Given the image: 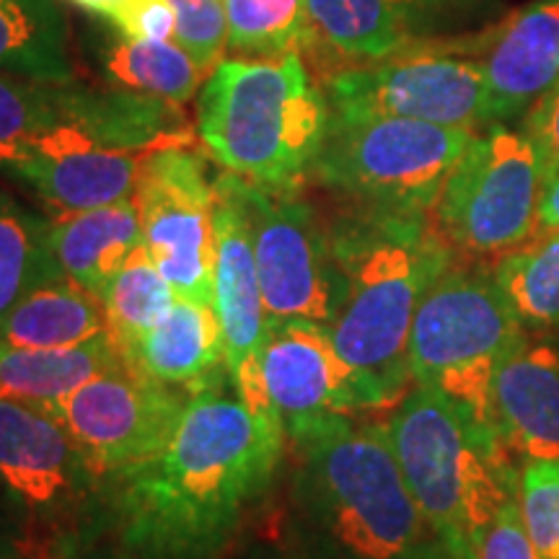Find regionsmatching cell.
<instances>
[{
  "label": "cell",
  "instance_id": "cell-2",
  "mask_svg": "<svg viewBox=\"0 0 559 559\" xmlns=\"http://www.w3.org/2000/svg\"><path fill=\"white\" fill-rule=\"evenodd\" d=\"M290 513L309 559H451L419 513L386 428L353 417L298 440Z\"/></svg>",
  "mask_w": 559,
  "mask_h": 559
},
{
  "label": "cell",
  "instance_id": "cell-3",
  "mask_svg": "<svg viewBox=\"0 0 559 559\" xmlns=\"http://www.w3.org/2000/svg\"><path fill=\"white\" fill-rule=\"evenodd\" d=\"M345 296L330 334L358 379L368 409L400 404L412 386L409 332L417 306L451 247L423 218L362 213L334 234Z\"/></svg>",
  "mask_w": 559,
  "mask_h": 559
},
{
  "label": "cell",
  "instance_id": "cell-9",
  "mask_svg": "<svg viewBox=\"0 0 559 559\" xmlns=\"http://www.w3.org/2000/svg\"><path fill=\"white\" fill-rule=\"evenodd\" d=\"M326 102L342 117H402L477 130L489 124L487 81L466 41L404 45L383 60L326 75Z\"/></svg>",
  "mask_w": 559,
  "mask_h": 559
},
{
  "label": "cell",
  "instance_id": "cell-27",
  "mask_svg": "<svg viewBox=\"0 0 559 559\" xmlns=\"http://www.w3.org/2000/svg\"><path fill=\"white\" fill-rule=\"evenodd\" d=\"M102 300L109 319V337L122 355L171 311L177 293L169 280L160 275L148 249L140 243L135 254L104 290Z\"/></svg>",
  "mask_w": 559,
  "mask_h": 559
},
{
  "label": "cell",
  "instance_id": "cell-36",
  "mask_svg": "<svg viewBox=\"0 0 559 559\" xmlns=\"http://www.w3.org/2000/svg\"><path fill=\"white\" fill-rule=\"evenodd\" d=\"M68 3L79 5V9H86L91 13H99V16L115 21L117 13H120L128 0H68Z\"/></svg>",
  "mask_w": 559,
  "mask_h": 559
},
{
  "label": "cell",
  "instance_id": "cell-1",
  "mask_svg": "<svg viewBox=\"0 0 559 559\" xmlns=\"http://www.w3.org/2000/svg\"><path fill=\"white\" fill-rule=\"evenodd\" d=\"M285 432L218 389H194L158 453L102 481L117 544L143 559H221L283 461Z\"/></svg>",
  "mask_w": 559,
  "mask_h": 559
},
{
  "label": "cell",
  "instance_id": "cell-6",
  "mask_svg": "<svg viewBox=\"0 0 559 559\" xmlns=\"http://www.w3.org/2000/svg\"><path fill=\"white\" fill-rule=\"evenodd\" d=\"M523 340L526 332L492 270L451 260L428 285L412 321V386L440 391L489 430L492 379Z\"/></svg>",
  "mask_w": 559,
  "mask_h": 559
},
{
  "label": "cell",
  "instance_id": "cell-10",
  "mask_svg": "<svg viewBox=\"0 0 559 559\" xmlns=\"http://www.w3.org/2000/svg\"><path fill=\"white\" fill-rule=\"evenodd\" d=\"M243 198L270 321L300 319L330 326L345 296V280L319 215L296 198V190L243 181Z\"/></svg>",
  "mask_w": 559,
  "mask_h": 559
},
{
  "label": "cell",
  "instance_id": "cell-12",
  "mask_svg": "<svg viewBox=\"0 0 559 559\" xmlns=\"http://www.w3.org/2000/svg\"><path fill=\"white\" fill-rule=\"evenodd\" d=\"M194 389L151 381L120 366L83 383L50 412L60 417L88 466L102 481L169 443Z\"/></svg>",
  "mask_w": 559,
  "mask_h": 559
},
{
  "label": "cell",
  "instance_id": "cell-38",
  "mask_svg": "<svg viewBox=\"0 0 559 559\" xmlns=\"http://www.w3.org/2000/svg\"><path fill=\"white\" fill-rule=\"evenodd\" d=\"M249 559H309V557H304L300 551H260V555Z\"/></svg>",
  "mask_w": 559,
  "mask_h": 559
},
{
  "label": "cell",
  "instance_id": "cell-31",
  "mask_svg": "<svg viewBox=\"0 0 559 559\" xmlns=\"http://www.w3.org/2000/svg\"><path fill=\"white\" fill-rule=\"evenodd\" d=\"M177 13L174 41L210 75L228 50L226 0H171Z\"/></svg>",
  "mask_w": 559,
  "mask_h": 559
},
{
  "label": "cell",
  "instance_id": "cell-13",
  "mask_svg": "<svg viewBox=\"0 0 559 559\" xmlns=\"http://www.w3.org/2000/svg\"><path fill=\"white\" fill-rule=\"evenodd\" d=\"M215 277L213 309L218 313L226 376L239 400L260 417L277 419L267 400L262 355L270 337V317L257 277L254 247L243 181L234 174L215 179Z\"/></svg>",
  "mask_w": 559,
  "mask_h": 559
},
{
  "label": "cell",
  "instance_id": "cell-19",
  "mask_svg": "<svg viewBox=\"0 0 559 559\" xmlns=\"http://www.w3.org/2000/svg\"><path fill=\"white\" fill-rule=\"evenodd\" d=\"M140 243L143 228L135 198L79 213H58L47 221V249L55 267L99 298Z\"/></svg>",
  "mask_w": 559,
  "mask_h": 559
},
{
  "label": "cell",
  "instance_id": "cell-35",
  "mask_svg": "<svg viewBox=\"0 0 559 559\" xmlns=\"http://www.w3.org/2000/svg\"><path fill=\"white\" fill-rule=\"evenodd\" d=\"M539 230H559V174L551 177L542 190Z\"/></svg>",
  "mask_w": 559,
  "mask_h": 559
},
{
  "label": "cell",
  "instance_id": "cell-26",
  "mask_svg": "<svg viewBox=\"0 0 559 559\" xmlns=\"http://www.w3.org/2000/svg\"><path fill=\"white\" fill-rule=\"evenodd\" d=\"M104 73L115 88L156 96L181 107L202 88L207 73L177 41H138L120 37L104 52Z\"/></svg>",
  "mask_w": 559,
  "mask_h": 559
},
{
  "label": "cell",
  "instance_id": "cell-28",
  "mask_svg": "<svg viewBox=\"0 0 559 559\" xmlns=\"http://www.w3.org/2000/svg\"><path fill=\"white\" fill-rule=\"evenodd\" d=\"M60 275L47 249V221L0 192V321L39 283Z\"/></svg>",
  "mask_w": 559,
  "mask_h": 559
},
{
  "label": "cell",
  "instance_id": "cell-34",
  "mask_svg": "<svg viewBox=\"0 0 559 559\" xmlns=\"http://www.w3.org/2000/svg\"><path fill=\"white\" fill-rule=\"evenodd\" d=\"M111 24L122 37L138 41H174V13L171 0H128V5L117 13Z\"/></svg>",
  "mask_w": 559,
  "mask_h": 559
},
{
  "label": "cell",
  "instance_id": "cell-30",
  "mask_svg": "<svg viewBox=\"0 0 559 559\" xmlns=\"http://www.w3.org/2000/svg\"><path fill=\"white\" fill-rule=\"evenodd\" d=\"M521 515L542 559H559V459L526 461L519 479Z\"/></svg>",
  "mask_w": 559,
  "mask_h": 559
},
{
  "label": "cell",
  "instance_id": "cell-5",
  "mask_svg": "<svg viewBox=\"0 0 559 559\" xmlns=\"http://www.w3.org/2000/svg\"><path fill=\"white\" fill-rule=\"evenodd\" d=\"M386 436L419 513L451 559H477L479 536L519 487L515 461L492 432L428 386L402 396Z\"/></svg>",
  "mask_w": 559,
  "mask_h": 559
},
{
  "label": "cell",
  "instance_id": "cell-18",
  "mask_svg": "<svg viewBox=\"0 0 559 559\" xmlns=\"http://www.w3.org/2000/svg\"><path fill=\"white\" fill-rule=\"evenodd\" d=\"M489 430L510 459H559V349L523 340L489 389Z\"/></svg>",
  "mask_w": 559,
  "mask_h": 559
},
{
  "label": "cell",
  "instance_id": "cell-4",
  "mask_svg": "<svg viewBox=\"0 0 559 559\" xmlns=\"http://www.w3.org/2000/svg\"><path fill=\"white\" fill-rule=\"evenodd\" d=\"M330 102L298 52L230 58L207 75L198 96V135L234 177L296 190L311 174Z\"/></svg>",
  "mask_w": 559,
  "mask_h": 559
},
{
  "label": "cell",
  "instance_id": "cell-29",
  "mask_svg": "<svg viewBox=\"0 0 559 559\" xmlns=\"http://www.w3.org/2000/svg\"><path fill=\"white\" fill-rule=\"evenodd\" d=\"M226 16L236 58L304 55L309 45L306 0H226Z\"/></svg>",
  "mask_w": 559,
  "mask_h": 559
},
{
  "label": "cell",
  "instance_id": "cell-25",
  "mask_svg": "<svg viewBox=\"0 0 559 559\" xmlns=\"http://www.w3.org/2000/svg\"><path fill=\"white\" fill-rule=\"evenodd\" d=\"M492 275L523 332L559 330V230H539L502 254Z\"/></svg>",
  "mask_w": 559,
  "mask_h": 559
},
{
  "label": "cell",
  "instance_id": "cell-7",
  "mask_svg": "<svg viewBox=\"0 0 559 559\" xmlns=\"http://www.w3.org/2000/svg\"><path fill=\"white\" fill-rule=\"evenodd\" d=\"M472 140V130L432 122L332 115L309 177L360 213L423 218Z\"/></svg>",
  "mask_w": 559,
  "mask_h": 559
},
{
  "label": "cell",
  "instance_id": "cell-21",
  "mask_svg": "<svg viewBox=\"0 0 559 559\" xmlns=\"http://www.w3.org/2000/svg\"><path fill=\"white\" fill-rule=\"evenodd\" d=\"M415 0H306L309 45L304 60H383L409 45V5ZM347 66V68H349Z\"/></svg>",
  "mask_w": 559,
  "mask_h": 559
},
{
  "label": "cell",
  "instance_id": "cell-23",
  "mask_svg": "<svg viewBox=\"0 0 559 559\" xmlns=\"http://www.w3.org/2000/svg\"><path fill=\"white\" fill-rule=\"evenodd\" d=\"M120 362L122 355L109 334L73 347L24 349L0 345V396L52 409L83 383Z\"/></svg>",
  "mask_w": 559,
  "mask_h": 559
},
{
  "label": "cell",
  "instance_id": "cell-22",
  "mask_svg": "<svg viewBox=\"0 0 559 559\" xmlns=\"http://www.w3.org/2000/svg\"><path fill=\"white\" fill-rule=\"evenodd\" d=\"M102 334H109L104 300L66 275L39 283L0 321V345L24 349L73 347Z\"/></svg>",
  "mask_w": 559,
  "mask_h": 559
},
{
  "label": "cell",
  "instance_id": "cell-14",
  "mask_svg": "<svg viewBox=\"0 0 559 559\" xmlns=\"http://www.w3.org/2000/svg\"><path fill=\"white\" fill-rule=\"evenodd\" d=\"M262 376L272 412L290 443L368 409L358 379L334 347L330 326L317 321H270Z\"/></svg>",
  "mask_w": 559,
  "mask_h": 559
},
{
  "label": "cell",
  "instance_id": "cell-20",
  "mask_svg": "<svg viewBox=\"0 0 559 559\" xmlns=\"http://www.w3.org/2000/svg\"><path fill=\"white\" fill-rule=\"evenodd\" d=\"M124 366L145 379L177 389H200L226 368V349L213 304L181 298L171 311L122 353Z\"/></svg>",
  "mask_w": 559,
  "mask_h": 559
},
{
  "label": "cell",
  "instance_id": "cell-15",
  "mask_svg": "<svg viewBox=\"0 0 559 559\" xmlns=\"http://www.w3.org/2000/svg\"><path fill=\"white\" fill-rule=\"evenodd\" d=\"M0 487L16 506L45 519L102 495V479L60 417L11 396H0Z\"/></svg>",
  "mask_w": 559,
  "mask_h": 559
},
{
  "label": "cell",
  "instance_id": "cell-24",
  "mask_svg": "<svg viewBox=\"0 0 559 559\" xmlns=\"http://www.w3.org/2000/svg\"><path fill=\"white\" fill-rule=\"evenodd\" d=\"M0 73L32 81H75L68 24L55 0H0Z\"/></svg>",
  "mask_w": 559,
  "mask_h": 559
},
{
  "label": "cell",
  "instance_id": "cell-16",
  "mask_svg": "<svg viewBox=\"0 0 559 559\" xmlns=\"http://www.w3.org/2000/svg\"><path fill=\"white\" fill-rule=\"evenodd\" d=\"M135 91H96L79 83L0 73V169L16 174L50 140L79 130H115L138 117Z\"/></svg>",
  "mask_w": 559,
  "mask_h": 559
},
{
  "label": "cell",
  "instance_id": "cell-40",
  "mask_svg": "<svg viewBox=\"0 0 559 559\" xmlns=\"http://www.w3.org/2000/svg\"><path fill=\"white\" fill-rule=\"evenodd\" d=\"M549 91H559V75H557V81H555V86H551ZM549 91H547V94H549Z\"/></svg>",
  "mask_w": 559,
  "mask_h": 559
},
{
  "label": "cell",
  "instance_id": "cell-37",
  "mask_svg": "<svg viewBox=\"0 0 559 559\" xmlns=\"http://www.w3.org/2000/svg\"><path fill=\"white\" fill-rule=\"evenodd\" d=\"M75 559H143L138 555H132L130 549H124L117 544V547H96V549H88L79 555Z\"/></svg>",
  "mask_w": 559,
  "mask_h": 559
},
{
  "label": "cell",
  "instance_id": "cell-17",
  "mask_svg": "<svg viewBox=\"0 0 559 559\" xmlns=\"http://www.w3.org/2000/svg\"><path fill=\"white\" fill-rule=\"evenodd\" d=\"M466 45L485 70L489 120H515L559 75V0L515 11Z\"/></svg>",
  "mask_w": 559,
  "mask_h": 559
},
{
  "label": "cell",
  "instance_id": "cell-8",
  "mask_svg": "<svg viewBox=\"0 0 559 559\" xmlns=\"http://www.w3.org/2000/svg\"><path fill=\"white\" fill-rule=\"evenodd\" d=\"M544 179L523 132L502 124L461 153L432 207V228L451 249L502 257L539 234Z\"/></svg>",
  "mask_w": 559,
  "mask_h": 559
},
{
  "label": "cell",
  "instance_id": "cell-39",
  "mask_svg": "<svg viewBox=\"0 0 559 559\" xmlns=\"http://www.w3.org/2000/svg\"><path fill=\"white\" fill-rule=\"evenodd\" d=\"M0 559H16V547H13V542L3 534V528H0Z\"/></svg>",
  "mask_w": 559,
  "mask_h": 559
},
{
  "label": "cell",
  "instance_id": "cell-32",
  "mask_svg": "<svg viewBox=\"0 0 559 559\" xmlns=\"http://www.w3.org/2000/svg\"><path fill=\"white\" fill-rule=\"evenodd\" d=\"M474 555L477 559H542L528 539L526 523H523L519 487L510 489L508 498L502 500L492 523L479 536Z\"/></svg>",
  "mask_w": 559,
  "mask_h": 559
},
{
  "label": "cell",
  "instance_id": "cell-33",
  "mask_svg": "<svg viewBox=\"0 0 559 559\" xmlns=\"http://www.w3.org/2000/svg\"><path fill=\"white\" fill-rule=\"evenodd\" d=\"M523 135L539 160L544 185L559 174V91H549L526 111Z\"/></svg>",
  "mask_w": 559,
  "mask_h": 559
},
{
  "label": "cell",
  "instance_id": "cell-11",
  "mask_svg": "<svg viewBox=\"0 0 559 559\" xmlns=\"http://www.w3.org/2000/svg\"><path fill=\"white\" fill-rule=\"evenodd\" d=\"M135 205L143 247L181 298L213 304L215 179L190 145L164 148L143 164Z\"/></svg>",
  "mask_w": 559,
  "mask_h": 559
}]
</instances>
